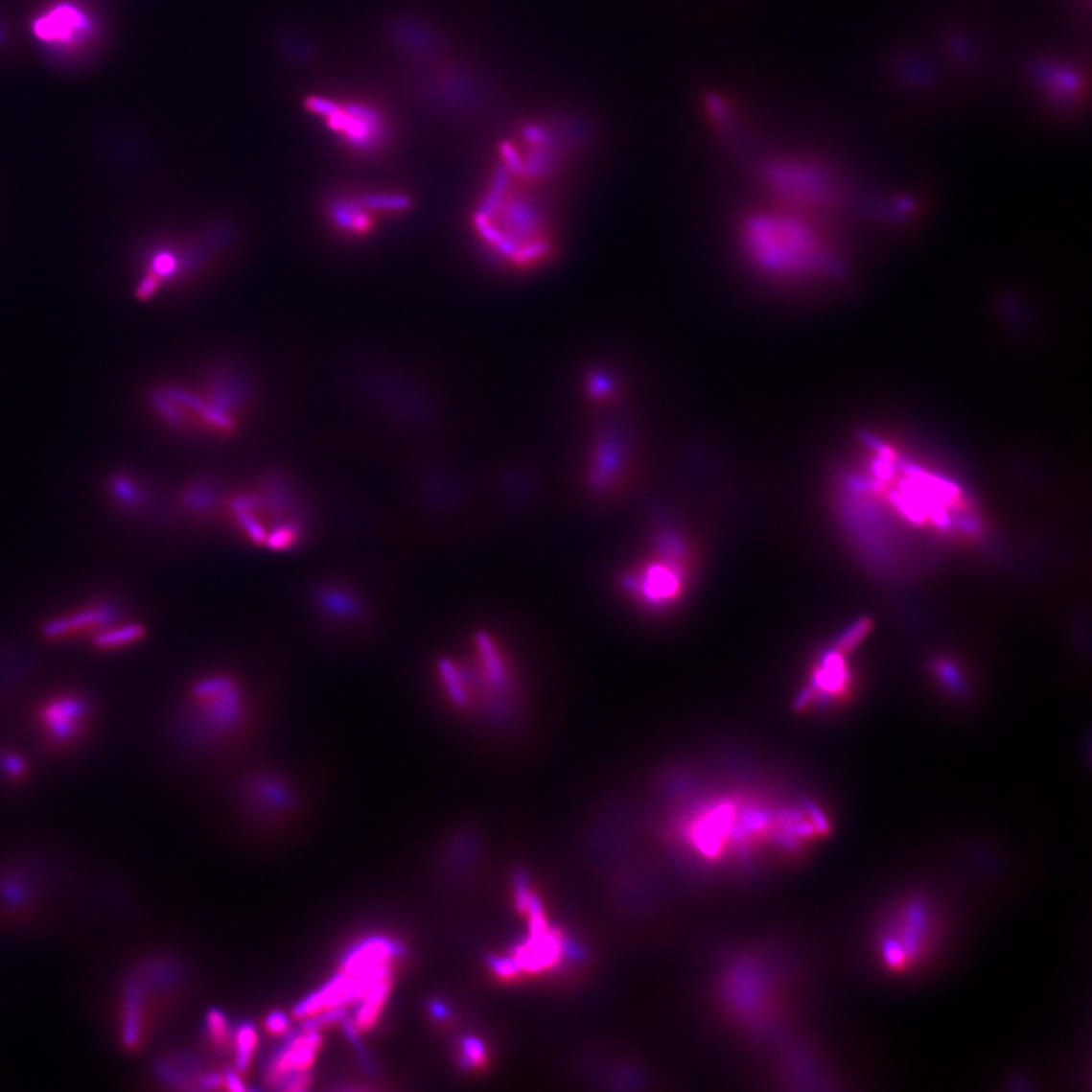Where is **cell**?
I'll list each match as a JSON object with an SVG mask.
<instances>
[{"label":"cell","mask_w":1092,"mask_h":1092,"mask_svg":"<svg viewBox=\"0 0 1092 1092\" xmlns=\"http://www.w3.org/2000/svg\"><path fill=\"white\" fill-rule=\"evenodd\" d=\"M236 1063L240 1071H246L251 1065L252 1057H254L255 1047H257V1032L251 1024H244L237 1031L236 1038Z\"/></svg>","instance_id":"obj_10"},{"label":"cell","mask_w":1092,"mask_h":1092,"mask_svg":"<svg viewBox=\"0 0 1092 1092\" xmlns=\"http://www.w3.org/2000/svg\"><path fill=\"white\" fill-rule=\"evenodd\" d=\"M307 108H309V111H312V113L316 114V116H322L327 119L328 116L338 111L340 105H338L337 102L331 101V99L310 98L309 101H307Z\"/></svg>","instance_id":"obj_12"},{"label":"cell","mask_w":1092,"mask_h":1092,"mask_svg":"<svg viewBox=\"0 0 1092 1092\" xmlns=\"http://www.w3.org/2000/svg\"><path fill=\"white\" fill-rule=\"evenodd\" d=\"M266 1029L272 1034H281L289 1029V1020L281 1012H273L266 1020Z\"/></svg>","instance_id":"obj_13"},{"label":"cell","mask_w":1092,"mask_h":1092,"mask_svg":"<svg viewBox=\"0 0 1092 1092\" xmlns=\"http://www.w3.org/2000/svg\"><path fill=\"white\" fill-rule=\"evenodd\" d=\"M88 33L90 22L87 15L67 5L55 8L35 23L36 36H40L46 43L58 46H75L84 40Z\"/></svg>","instance_id":"obj_5"},{"label":"cell","mask_w":1092,"mask_h":1092,"mask_svg":"<svg viewBox=\"0 0 1092 1092\" xmlns=\"http://www.w3.org/2000/svg\"><path fill=\"white\" fill-rule=\"evenodd\" d=\"M327 124L333 131L343 135L349 145L354 146L356 150L361 151V152H372V151L377 150V146L384 140L385 134H387L384 122L375 124L369 120L351 116L341 106L335 114L327 117Z\"/></svg>","instance_id":"obj_6"},{"label":"cell","mask_w":1092,"mask_h":1092,"mask_svg":"<svg viewBox=\"0 0 1092 1092\" xmlns=\"http://www.w3.org/2000/svg\"><path fill=\"white\" fill-rule=\"evenodd\" d=\"M392 985L393 977L392 971H390V973L375 980L372 987L367 989L366 994L360 998L361 1003H360V1008L357 1009L356 1015H354V1027L357 1031H370L377 1024L383 1011H384L388 995L392 991Z\"/></svg>","instance_id":"obj_8"},{"label":"cell","mask_w":1092,"mask_h":1092,"mask_svg":"<svg viewBox=\"0 0 1092 1092\" xmlns=\"http://www.w3.org/2000/svg\"><path fill=\"white\" fill-rule=\"evenodd\" d=\"M142 635L143 628L140 625H125L96 633L95 643L102 650H114L127 643L135 642L142 638Z\"/></svg>","instance_id":"obj_9"},{"label":"cell","mask_w":1092,"mask_h":1092,"mask_svg":"<svg viewBox=\"0 0 1092 1092\" xmlns=\"http://www.w3.org/2000/svg\"><path fill=\"white\" fill-rule=\"evenodd\" d=\"M190 706L202 724L221 727L242 716V695L228 677H207L190 689Z\"/></svg>","instance_id":"obj_3"},{"label":"cell","mask_w":1092,"mask_h":1092,"mask_svg":"<svg viewBox=\"0 0 1092 1092\" xmlns=\"http://www.w3.org/2000/svg\"><path fill=\"white\" fill-rule=\"evenodd\" d=\"M322 1042V1034L316 1029H309L305 1034H298L270 1062L266 1080L280 1083L286 1081L291 1073L309 1071L316 1060Z\"/></svg>","instance_id":"obj_4"},{"label":"cell","mask_w":1092,"mask_h":1092,"mask_svg":"<svg viewBox=\"0 0 1092 1092\" xmlns=\"http://www.w3.org/2000/svg\"><path fill=\"white\" fill-rule=\"evenodd\" d=\"M465 1055L472 1065H479L483 1062V1047L476 1041H468L465 1044Z\"/></svg>","instance_id":"obj_14"},{"label":"cell","mask_w":1092,"mask_h":1092,"mask_svg":"<svg viewBox=\"0 0 1092 1092\" xmlns=\"http://www.w3.org/2000/svg\"><path fill=\"white\" fill-rule=\"evenodd\" d=\"M208 1027H210L211 1036L219 1045L225 1044L228 1041L229 1026L223 1013L213 1011L208 1016Z\"/></svg>","instance_id":"obj_11"},{"label":"cell","mask_w":1092,"mask_h":1092,"mask_svg":"<svg viewBox=\"0 0 1092 1092\" xmlns=\"http://www.w3.org/2000/svg\"><path fill=\"white\" fill-rule=\"evenodd\" d=\"M740 244L755 269L776 280H810L835 269L824 237L797 216L755 213L742 223Z\"/></svg>","instance_id":"obj_1"},{"label":"cell","mask_w":1092,"mask_h":1092,"mask_svg":"<svg viewBox=\"0 0 1092 1092\" xmlns=\"http://www.w3.org/2000/svg\"><path fill=\"white\" fill-rule=\"evenodd\" d=\"M88 701L77 692H58L36 709V726L54 748H66L82 737L90 721Z\"/></svg>","instance_id":"obj_2"},{"label":"cell","mask_w":1092,"mask_h":1092,"mask_svg":"<svg viewBox=\"0 0 1092 1092\" xmlns=\"http://www.w3.org/2000/svg\"><path fill=\"white\" fill-rule=\"evenodd\" d=\"M395 955L392 943L385 940H370L360 945L346 958L341 973L353 976H369L390 966Z\"/></svg>","instance_id":"obj_7"}]
</instances>
